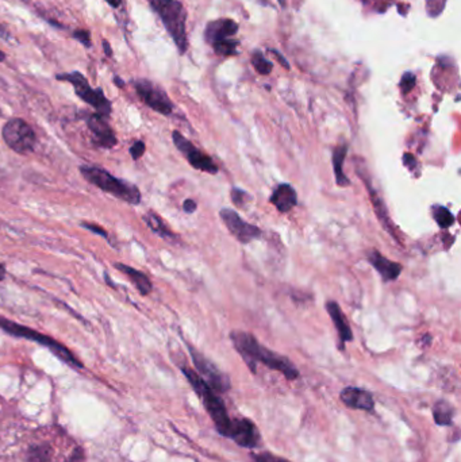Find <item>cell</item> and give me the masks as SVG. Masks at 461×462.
<instances>
[{"instance_id": "cell-20", "label": "cell", "mask_w": 461, "mask_h": 462, "mask_svg": "<svg viewBox=\"0 0 461 462\" xmlns=\"http://www.w3.org/2000/svg\"><path fill=\"white\" fill-rule=\"evenodd\" d=\"M347 154H348V145H338L333 149L332 162H333L334 176H335V183L340 187L350 186V180L344 172V161L347 159Z\"/></svg>"}, {"instance_id": "cell-23", "label": "cell", "mask_w": 461, "mask_h": 462, "mask_svg": "<svg viewBox=\"0 0 461 462\" xmlns=\"http://www.w3.org/2000/svg\"><path fill=\"white\" fill-rule=\"evenodd\" d=\"M455 410L446 400H438L433 407V418L438 426H450L453 422Z\"/></svg>"}, {"instance_id": "cell-13", "label": "cell", "mask_w": 461, "mask_h": 462, "mask_svg": "<svg viewBox=\"0 0 461 462\" xmlns=\"http://www.w3.org/2000/svg\"><path fill=\"white\" fill-rule=\"evenodd\" d=\"M220 217L230 234L241 243H249L261 237V230L257 226L242 221V218L232 208H222Z\"/></svg>"}, {"instance_id": "cell-36", "label": "cell", "mask_w": 461, "mask_h": 462, "mask_svg": "<svg viewBox=\"0 0 461 462\" xmlns=\"http://www.w3.org/2000/svg\"><path fill=\"white\" fill-rule=\"evenodd\" d=\"M109 6H112V8H118V7H121V4H122V0H104Z\"/></svg>"}, {"instance_id": "cell-32", "label": "cell", "mask_w": 461, "mask_h": 462, "mask_svg": "<svg viewBox=\"0 0 461 462\" xmlns=\"http://www.w3.org/2000/svg\"><path fill=\"white\" fill-rule=\"evenodd\" d=\"M414 85H415V78H414L412 73H406V75L403 76L402 81H400V88H402V91L406 94V92H409V91L413 90Z\"/></svg>"}, {"instance_id": "cell-29", "label": "cell", "mask_w": 461, "mask_h": 462, "mask_svg": "<svg viewBox=\"0 0 461 462\" xmlns=\"http://www.w3.org/2000/svg\"><path fill=\"white\" fill-rule=\"evenodd\" d=\"M73 38H76L84 48H91L92 47L91 32H88V30H75L73 32Z\"/></svg>"}, {"instance_id": "cell-16", "label": "cell", "mask_w": 461, "mask_h": 462, "mask_svg": "<svg viewBox=\"0 0 461 462\" xmlns=\"http://www.w3.org/2000/svg\"><path fill=\"white\" fill-rule=\"evenodd\" d=\"M366 258L369 261V264L379 272V274L382 276L383 281H394L397 280L402 272V265L397 264V262H394L388 258H385L384 255H382V253L376 249H371L366 255Z\"/></svg>"}, {"instance_id": "cell-9", "label": "cell", "mask_w": 461, "mask_h": 462, "mask_svg": "<svg viewBox=\"0 0 461 462\" xmlns=\"http://www.w3.org/2000/svg\"><path fill=\"white\" fill-rule=\"evenodd\" d=\"M191 354L193 365L196 367V373L206 382L215 392L223 394L232 388V382L226 373H223L220 367H217L212 361L206 358L202 353L188 346Z\"/></svg>"}, {"instance_id": "cell-12", "label": "cell", "mask_w": 461, "mask_h": 462, "mask_svg": "<svg viewBox=\"0 0 461 462\" xmlns=\"http://www.w3.org/2000/svg\"><path fill=\"white\" fill-rule=\"evenodd\" d=\"M224 438L232 439L239 446L251 450L260 446L261 442V434L258 431V427L248 418L232 419L230 429Z\"/></svg>"}, {"instance_id": "cell-14", "label": "cell", "mask_w": 461, "mask_h": 462, "mask_svg": "<svg viewBox=\"0 0 461 462\" xmlns=\"http://www.w3.org/2000/svg\"><path fill=\"white\" fill-rule=\"evenodd\" d=\"M107 119L109 118H106L97 112H94V114H88V116L85 118V122L94 135V142L100 147L112 149L116 145L118 140H116V135L110 126V123L107 122Z\"/></svg>"}, {"instance_id": "cell-26", "label": "cell", "mask_w": 461, "mask_h": 462, "mask_svg": "<svg viewBox=\"0 0 461 462\" xmlns=\"http://www.w3.org/2000/svg\"><path fill=\"white\" fill-rule=\"evenodd\" d=\"M253 65H255L256 71L261 75H270V71H272V64H270L268 60H265L263 57V54L260 51H256L253 54Z\"/></svg>"}, {"instance_id": "cell-24", "label": "cell", "mask_w": 461, "mask_h": 462, "mask_svg": "<svg viewBox=\"0 0 461 462\" xmlns=\"http://www.w3.org/2000/svg\"><path fill=\"white\" fill-rule=\"evenodd\" d=\"M431 212H433V218H434L436 224H438L441 229H448L455 224V215L446 207L434 206Z\"/></svg>"}, {"instance_id": "cell-6", "label": "cell", "mask_w": 461, "mask_h": 462, "mask_svg": "<svg viewBox=\"0 0 461 462\" xmlns=\"http://www.w3.org/2000/svg\"><path fill=\"white\" fill-rule=\"evenodd\" d=\"M56 79L59 81H68L72 84L75 94L79 96L80 99L90 104L97 114L110 118L112 112V102L106 97L102 88H92L80 72H72V73H60L56 75Z\"/></svg>"}, {"instance_id": "cell-35", "label": "cell", "mask_w": 461, "mask_h": 462, "mask_svg": "<svg viewBox=\"0 0 461 462\" xmlns=\"http://www.w3.org/2000/svg\"><path fill=\"white\" fill-rule=\"evenodd\" d=\"M103 49H104V53H106V56H109V57H112V47H110V44H109L107 41H103Z\"/></svg>"}, {"instance_id": "cell-15", "label": "cell", "mask_w": 461, "mask_h": 462, "mask_svg": "<svg viewBox=\"0 0 461 462\" xmlns=\"http://www.w3.org/2000/svg\"><path fill=\"white\" fill-rule=\"evenodd\" d=\"M341 401L353 410L366 411L372 414L375 411V399L366 389L359 387H347L340 394Z\"/></svg>"}, {"instance_id": "cell-7", "label": "cell", "mask_w": 461, "mask_h": 462, "mask_svg": "<svg viewBox=\"0 0 461 462\" xmlns=\"http://www.w3.org/2000/svg\"><path fill=\"white\" fill-rule=\"evenodd\" d=\"M1 137L6 145L18 154L32 153L37 142V135L32 126L20 118L7 121L1 128Z\"/></svg>"}, {"instance_id": "cell-19", "label": "cell", "mask_w": 461, "mask_h": 462, "mask_svg": "<svg viewBox=\"0 0 461 462\" xmlns=\"http://www.w3.org/2000/svg\"><path fill=\"white\" fill-rule=\"evenodd\" d=\"M114 268L118 269L119 272H122L124 274H126L128 279L131 280V283L136 286V288L138 289V292L143 296H146V295H149L152 292V289H153L152 281H150V279L143 272L137 271L136 268L128 267V265L122 264V262H115L114 264Z\"/></svg>"}, {"instance_id": "cell-11", "label": "cell", "mask_w": 461, "mask_h": 462, "mask_svg": "<svg viewBox=\"0 0 461 462\" xmlns=\"http://www.w3.org/2000/svg\"><path fill=\"white\" fill-rule=\"evenodd\" d=\"M172 140H174V144L177 147V150L184 154V157L191 164L192 168L202 171V172L211 174V175L218 174V166L215 165V162L207 154H205L202 150H199L195 145L192 144L191 141H188L186 137H183L179 131H174Z\"/></svg>"}, {"instance_id": "cell-42", "label": "cell", "mask_w": 461, "mask_h": 462, "mask_svg": "<svg viewBox=\"0 0 461 462\" xmlns=\"http://www.w3.org/2000/svg\"><path fill=\"white\" fill-rule=\"evenodd\" d=\"M280 3H282V4H283V3H285V0H280Z\"/></svg>"}, {"instance_id": "cell-38", "label": "cell", "mask_w": 461, "mask_h": 462, "mask_svg": "<svg viewBox=\"0 0 461 462\" xmlns=\"http://www.w3.org/2000/svg\"><path fill=\"white\" fill-rule=\"evenodd\" d=\"M6 274H7L6 267H4L3 262H0V281H3L6 279Z\"/></svg>"}, {"instance_id": "cell-34", "label": "cell", "mask_w": 461, "mask_h": 462, "mask_svg": "<svg viewBox=\"0 0 461 462\" xmlns=\"http://www.w3.org/2000/svg\"><path fill=\"white\" fill-rule=\"evenodd\" d=\"M403 162H405V165L409 166L410 169L417 165V159H414L412 154H405V156H403Z\"/></svg>"}, {"instance_id": "cell-21", "label": "cell", "mask_w": 461, "mask_h": 462, "mask_svg": "<svg viewBox=\"0 0 461 462\" xmlns=\"http://www.w3.org/2000/svg\"><path fill=\"white\" fill-rule=\"evenodd\" d=\"M143 221L156 236H159L160 238L169 241V242H174L177 239L174 231H171V229L165 224V222L160 218L156 212L148 211L146 214H143Z\"/></svg>"}, {"instance_id": "cell-18", "label": "cell", "mask_w": 461, "mask_h": 462, "mask_svg": "<svg viewBox=\"0 0 461 462\" xmlns=\"http://www.w3.org/2000/svg\"><path fill=\"white\" fill-rule=\"evenodd\" d=\"M270 202L280 212H288L298 205V195L292 186L280 184L275 188Z\"/></svg>"}, {"instance_id": "cell-25", "label": "cell", "mask_w": 461, "mask_h": 462, "mask_svg": "<svg viewBox=\"0 0 461 462\" xmlns=\"http://www.w3.org/2000/svg\"><path fill=\"white\" fill-rule=\"evenodd\" d=\"M52 457V449L48 445L34 446L29 450V462H49Z\"/></svg>"}, {"instance_id": "cell-2", "label": "cell", "mask_w": 461, "mask_h": 462, "mask_svg": "<svg viewBox=\"0 0 461 462\" xmlns=\"http://www.w3.org/2000/svg\"><path fill=\"white\" fill-rule=\"evenodd\" d=\"M80 174L90 184L95 186L96 188H99L100 191L110 193L114 197H116L128 205L138 206L143 200V195L137 186L128 183L126 180L115 177L100 166L81 165Z\"/></svg>"}, {"instance_id": "cell-8", "label": "cell", "mask_w": 461, "mask_h": 462, "mask_svg": "<svg viewBox=\"0 0 461 462\" xmlns=\"http://www.w3.org/2000/svg\"><path fill=\"white\" fill-rule=\"evenodd\" d=\"M239 32V25L232 19H220L208 23L206 41L221 56H233L237 53L239 42L232 39Z\"/></svg>"}, {"instance_id": "cell-41", "label": "cell", "mask_w": 461, "mask_h": 462, "mask_svg": "<svg viewBox=\"0 0 461 462\" xmlns=\"http://www.w3.org/2000/svg\"><path fill=\"white\" fill-rule=\"evenodd\" d=\"M4 60H6V54H4V53L0 50V63H3Z\"/></svg>"}, {"instance_id": "cell-40", "label": "cell", "mask_w": 461, "mask_h": 462, "mask_svg": "<svg viewBox=\"0 0 461 462\" xmlns=\"http://www.w3.org/2000/svg\"><path fill=\"white\" fill-rule=\"evenodd\" d=\"M114 83L116 84V87H122V88L125 87V81L121 79V78H118V76H115V78H114Z\"/></svg>"}, {"instance_id": "cell-1", "label": "cell", "mask_w": 461, "mask_h": 462, "mask_svg": "<svg viewBox=\"0 0 461 462\" xmlns=\"http://www.w3.org/2000/svg\"><path fill=\"white\" fill-rule=\"evenodd\" d=\"M232 342L239 351V355L245 361V364L252 370V373H256L257 370V364H263L272 370L280 372L287 380H297L299 379V370L295 367L289 358L285 355L275 353L268 348L263 346L255 335L245 333V332H233L230 334Z\"/></svg>"}, {"instance_id": "cell-37", "label": "cell", "mask_w": 461, "mask_h": 462, "mask_svg": "<svg viewBox=\"0 0 461 462\" xmlns=\"http://www.w3.org/2000/svg\"><path fill=\"white\" fill-rule=\"evenodd\" d=\"M366 4H387L391 0H363Z\"/></svg>"}, {"instance_id": "cell-30", "label": "cell", "mask_w": 461, "mask_h": 462, "mask_svg": "<svg viewBox=\"0 0 461 462\" xmlns=\"http://www.w3.org/2000/svg\"><path fill=\"white\" fill-rule=\"evenodd\" d=\"M145 150H146L145 142L143 141H136L134 144L131 145V147H130L131 159H134V161L141 159L143 154H145Z\"/></svg>"}, {"instance_id": "cell-31", "label": "cell", "mask_w": 461, "mask_h": 462, "mask_svg": "<svg viewBox=\"0 0 461 462\" xmlns=\"http://www.w3.org/2000/svg\"><path fill=\"white\" fill-rule=\"evenodd\" d=\"M81 227L85 229V230H88V231H91V233H94V234L99 236V237H102V238L109 239V233L103 227H100L97 224H85L84 222V224H81Z\"/></svg>"}, {"instance_id": "cell-4", "label": "cell", "mask_w": 461, "mask_h": 462, "mask_svg": "<svg viewBox=\"0 0 461 462\" xmlns=\"http://www.w3.org/2000/svg\"><path fill=\"white\" fill-rule=\"evenodd\" d=\"M153 11L160 16L167 32L175 41L180 53H186L188 42L186 32V10L179 0H148Z\"/></svg>"}, {"instance_id": "cell-28", "label": "cell", "mask_w": 461, "mask_h": 462, "mask_svg": "<svg viewBox=\"0 0 461 462\" xmlns=\"http://www.w3.org/2000/svg\"><path fill=\"white\" fill-rule=\"evenodd\" d=\"M251 196L239 188H233L232 190V200L237 207H245L248 202H251Z\"/></svg>"}, {"instance_id": "cell-39", "label": "cell", "mask_w": 461, "mask_h": 462, "mask_svg": "<svg viewBox=\"0 0 461 462\" xmlns=\"http://www.w3.org/2000/svg\"><path fill=\"white\" fill-rule=\"evenodd\" d=\"M0 37H1L3 39H6V41H8V39H10V35H8V32H6V30L3 29V26H0Z\"/></svg>"}, {"instance_id": "cell-17", "label": "cell", "mask_w": 461, "mask_h": 462, "mask_svg": "<svg viewBox=\"0 0 461 462\" xmlns=\"http://www.w3.org/2000/svg\"><path fill=\"white\" fill-rule=\"evenodd\" d=\"M326 311H328L329 317L333 320L335 330L338 333V338H340V342H341L340 349H344L345 348V344L353 341V333L350 330L347 318L342 314V311H341L338 303L333 302V300H330V302L326 303Z\"/></svg>"}, {"instance_id": "cell-27", "label": "cell", "mask_w": 461, "mask_h": 462, "mask_svg": "<svg viewBox=\"0 0 461 462\" xmlns=\"http://www.w3.org/2000/svg\"><path fill=\"white\" fill-rule=\"evenodd\" d=\"M253 462H291L285 457L276 456L270 451H261V453H252L251 454Z\"/></svg>"}, {"instance_id": "cell-3", "label": "cell", "mask_w": 461, "mask_h": 462, "mask_svg": "<svg viewBox=\"0 0 461 462\" xmlns=\"http://www.w3.org/2000/svg\"><path fill=\"white\" fill-rule=\"evenodd\" d=\"M181 372L187 377L188 383L191 384L196 395L202 400V404H203L207 414L210 415L211 420L214 422L217 431L223 437H226L227 431L230 429V425H232V419H230L229 413L226 410V406H224L222 399L220 398L218 392H215L195 370H192L191 367H183Z\"/></svg>"}, {"instance_id": "cell-5", "label": "cell", "mask_w": 461, "mask_h": 462, "mask_svg": "<svg viewBox=\"0 0 461 462\" xmlns=\"http://www.w3.org/2000/svg\"><path fill=\"white\" fill-rule=\"evenodd\" d=\"M0 329L7 333V334L13 335L16 338H23L28 341H32L41 346L48 348L49 351H52L53 354H56L63 363L71 365L72 367H83V364L80 363L79 360L72 354V351H69L68 348H65L64 345H61L60 342H57L56 339L50 338L48 335L42 334L37 330H32L28 326L19 324L13 320H8L4 317H0Z\"/></svg>"}, {"instance_id": "cell-33", "label": "cell", "mask_w": 461, "mask_h": 462, "mask_svg": "<svg viewBox=\"0 0 461 462\" xmlns=\"http://www.w3.org/2000/svg\"><path fill=\"white\" fill-rule=\"evenodd\" d=\"M196 208H198V205H196V202H195V200H192V199H187V200H184V203H183V209H184L187 214H192V212H195V211H196Z\"/></svg>"}, {"instance_id": "cell-22", "label": "cell", "mask_w": 461, "mask_h": 462, "mask_svg": "<svg viewBox=\"0 0 461 462\" xmlns=\"http://www.w3.org/2000/svg\"><path fill=\"white\" fill-rule=\"evenodd\" d=\"M366 187H368V192H369V196H371V202H372V205H373V208H375V212H376L378 218L381 219V222H382L383 226H384V229H387V231H388L394 238L397 239V236H395V233H394V227H393V224H391V219H390L388 212H387V207H385V205L383 203V200L381 199L379 193H378V191H376V190H375L369 183H366Z\"/></svg>"}, {"instance_id": "cell-10", "label": "cell", "mask_w": 461, "mask_h": 462, "mask_svg": "<svg viewBox=\"0 0 461 462\" xmlns=\"http://www.w3.org/2000/svg\"><path fill=\"white\" fill-rule=\"evenodd\" d=\"M134 88L140 99L153 111L162 115H171L174 111V104L167 92L150 80L138 79L134 81Z\"/></svg>"}]
</instances>
